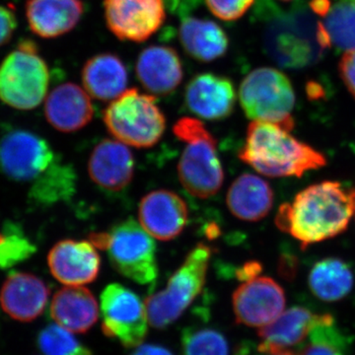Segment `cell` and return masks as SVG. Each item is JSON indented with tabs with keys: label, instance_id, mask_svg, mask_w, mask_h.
I'll use <instances>...</instances> for the list:
<instances>
[{
	"label": "cell",
	"instance_id": "6da1fadb",
	"mask_svg": "<svg viewBox=\"0 0 355 355\" xmlns=\"http://www.w3.org/2000/svg\"><path fill=\"white\" fill-rule=\"evenodd\" d=\"M355 216V187L323 181L299 191L280 205L275 224L297 240L303 249L342 234Z\"/></svg>",
	"mask_w": 355,
	"mask_h": 355
},
{
	"label": "cell",
	"instance_id": "7a4b0ae2",
	"mask_svg": "<svg viewBox=\"0 0 355 355\" xmlns=\"http://www.w3.org/2000/svg\"><path fill=\"white\" fill-rule=\"evenodd\" d=\"M239 158L254 171L270 178L302 177L327 164L323 153L295 139L275 123L252 121Z\"/></svg>",
	"mask_w": 355,
	"mask_h": 355
},
{
	"label": "cell",
	"instance_id": "3957f363",
	"mask_svg": "<svg viewBox=\"0 0 355 355\" xmlns=\"http://www.w3.org/2000/svg\"><path fill=\"white\" fill-rule=\"evenodd\" d=\"M173 130L178 139L187 144L178 164L182 186L193 197H214L224 182L216 139L198 119H181Z\"/></svg>",
	"mask_w": 355,
	"mask_h": 355
},
{
	"label": "cell",
	"instance_id": "277c9868",
	"mask_svg": "<svg viewBox=\"0 0 355 355\" xmlns=\"http://www.w3.org/2000/svg\"><path fill=\"white\" fill-rule=\"evenodd\" d=\"M105 125L114 139L125 146L149 148L164 135L166 119L156 97L137 89L125 91L105 109Z\"/></svg>",
	"mask_w": 355,
	"mask_h": 355
},
{
	"label": "cell",
	"instance_id": "5b68a950",
	"mask_svg": "<svg viewBox=\"0 0 355 355\" xmlns=\"http://www.w3.org/2000/svg\"><path fill=\"white\" fill-rule=\"evenodd\" d=\"M49 83L48 65L31 40L20 41L0 64V100L11 108H37L46 98Z\"/></svg>",
	"mask_w": 355,
	"mask_h": 355
},
{
	"label": "cell",
	"instance_id": "8992f818",
	"mask_svg": "<svg viewBox=\"0 0 355 355\" xmlns=\"http://www.w3.org/2000/svg\"><path fill=\"white\" fill-rule=\"evenodd\" d=\"M211 253V248L202 243L197 245L172 275L164 291L147 297V317L151 326L167 328L196 300L205 286Z\"/></svg>",
	"mask_w": 355,
	"mask_h": 355
},
{
	"label": "cell",
	"instance_id": "52a82bcc",
	"mask_svg": "<svg viewBox=\"0 0 355 355\" xmlns=\"http://www.w3.org/2000/svg\"><path fill=\"white\" fill-rule=\"evenodd\" d=\"M240 104L252 121L275 123L291 132L295 92L288 77L272 67H261L249 74L239 88Z\"/></svg>",
	"mask_w": 355,
	"mask_h": 355
},
{
	"label": "cell",
	"instance_id": "ba28073f",
	"mask_svg": "<svg viewBox=\"0 0 355 355\" xmlns=\"http://www.w3.org/2000/svg\"><path fill=\"white\" fill-rule=\"evenodd\" d=\"M110 263L123 277L141 284H151L158 277L156 245L137 221L130 218L109 231Z\"/></svg>",
	"mask_w": 355,
	"mask_h": 355
},
{
	"label": "cell",
	"instance_id": "9c48e42d",
	"mask_svg": "<svg viewBox=\"0 0 355 355\" xmlns=\"http://www.w3.org/2000/svg\"><path fill=\"white\" fill-rule=\"evenodd\" d=\"M102 330L125 347L141 345L148 331L146 304L120 284H109L101 294Z\"/></svg>",
	"mask_w": 355,
	"mask_h": 355
},
{
	"label": "cell",
	"instance_id": "30bf717a",
	"mask_svg": "<svg viewBox=\"0 0 355 355\" xmlns=\"http://www.w3.org/2000/svg\"><path fill=\"white\" fill-rule=\"evenodd\" d=\"M58 157L49 142L27 130H14L0 140V169L17 182H31Z\"/></svg>",
	"mask_w": 355,
	"mask_h": 355
},
{
	"label": "cell",
	"instance_id": "8fae6325",
	"mask_svg": "<svg viewBox=\"0 0 355 355\" xmlns=\"http://www.w3.org/2000/svg\"><path fill=\"white\" fill-rule=\"evenodd\" d=\"M105 21L121 41L142 43L164 24V0H104Z\"/></svg>",
	"mask_w": 355,
	"mask_h": 355
},
{
	"label": "cell",
	"instance_id": "7c38bea8",
	"mask_svg": "<svg viewBox=\"0 0 355 355\" xmlns=\"http://www.w3.org/2000/svg\"><path fill=\"white\" fill-rule=\"evenodd\" d=\"M237 323L265 327L277 319L286 308V293L275 280L258 277L245 282L232 297Z\"/></svg>",
	"mask_w": 355,
	"mask_h": 355
},
{
	"label": "cell",
	"instance_id": "4fadbf2b",
	"mask_svg": "<svg viewBox=\"0 0 355 355\" xmlns=\"http://www.w3.org/2000/svg\"><path fill=\"white\" fill-rule=\"evenodd\" d=\"M140 225L151 237L170 241L183 232L188 224L189 209L183 198L174 191H150L140 200Z\"/></svg>",
	"mask_w": 355,
	"mask_h": 355
},
{
	"label": "cell",
	"instance_id": "5bb4252c",
	"mask_svg": "<svg viewBox=\"0 0 355 355\" xmlns=\"http://www.w3.org/2000/svg\"><path fill=\"white\" fill-rule=\"evenodd\" d=\"M48 265L58 282L67 286H81L97 279L101 258L90 241L67 239L51 248Z\"/></svg>",
	"mask_w": 355,
	"mask_h": 355
},
{
	"label": "cell",
	"instance_id": "9a60e30c",
	"mask_svg": "<svg viewBox=\"0 0 355 355\" xmlns=\"http://www.w3.org/2000/svg\"><path fill=\"white\" fill-rule=\"evenodd\" d=\"M189 111L207 121H221L233 113L236 91L227 77L200 73L193 77L184 90Z\"/></svg>",
	"mask_w": 355,
	"mask_h": 355
},
{
	"label": "cell",
	"instance_id": "2e32d148",
	"mask_svg": "<svg viewBox=\"0 0 355 355\" xmlns=\"http://www.w3.org/2000/svg\"><path fill=\"white\" fill-rule=\"evenodd\" d=\"M88 173L91 180L100 188L116 193L132 183L135 157L123 142L104 139L91 153Z\"/></svg>",
	"mask_w": 355,
	"mask_h": 355
},
{
	"label": "cell",
	"instance_id": "e0dca14e",
	"mask_svg": "<svg viewBox=\"0 0 355 355\" xmlns=\"http://www.w3.org/2000/svg\"><path fill=\"white\" fill-rule=\"evenodd\" d=\"M135 73L140 84L153 96L174 92L184 77L179 53L168 46H150L139 53Z\"/></svg>",
	"mask_w": 355,
	"mask_h": 355
},
{
	"label": "cell",
	"instance_id": "ac0fdd59",
	"mask_svg": "<svg viewBox=\"0 0 355 355\" xmlns=\"http://www.w3.org/2000/svg\"><path fill=\"white\" fill-rule=\"evenodd\" d=\"M49 123L62 132H74L88 125L94 107L85 89L76 83L62 84L53 89L44 103Z\"/></svg>",
	"mask_w": 355,
	"mask_h": 355
},
{
	"label": "cell",
	"instance_id": "d6986e66",
	"mask_svg": "<svg viewBox=\"0 0 355 355\" xmlns=\"http://www.w3.org/2000/svg\"><path fill=\"white\" fill-rule=\"evenodd\" d=\"M50 291L43 280L26 272L7 277L0 291V304L8 316L20 322L38 318L48 304Z\"/></svg>",
	"mask_w": 355,
	"mask_h": 355
},
{
	"label": "cell",
	"instance_id": "ffe728a7",
	"mask_svg": "<svg viewBox=\"0 0 355 355\" xmlns=\"http://www.w3.org/2000/svg\"><path fill=\"white\" fill-rule=\"evenodd\" d=\"M83 0H28L26 17L30 29L43 39L71 32L84 14Z\"/></svg>",
	"mask_w": 355,
	"mask_h": 355
},
{
	"label": "cell",
	"instance_id": "44dd1931",
	"mask_svg": "<svg viewBox=\"0 0 355 355\" xmlns=\"http://www.w3.org/2000/svg\"><path fill=\"white\" fill-rule=\"evenodd\" d=\"M275 195L270 184L258 175L244 173L227 191L226 203L231 214L242 221L265 218L273 207Z\"/></svg>",
	"mask_w": 355,
	"mask_h": 355
},
{
	"label": "cell",
	"instance_id": "7402d4cb",
	"mask_svg": "<svg viewBox=\"0 0 355 355\" xmlns=\"http://www.w3.org/2000/svg\"><path fill=\"white\" fill-rule=\"evenodd\" d=\"M97 300L83 286H67L58 291L51 304V316L65 330L84 334L98 320Z\"/></svg>",
	"mask_w": 355,
	"mask_h": 355
},
{
	"label": "cell",
	"instance_id": "603a6c76",
	"mask_svg": "<svg viewBox=\"0 0 355 355\" xmlns=\"http://www.w3.org/2000/svg\"><path fill=\"white\" fill-rule=\"evenodd\" d=\"M81 77L88 94L100 101H114L128 90L127 67L114 53H103L89 58Z\"/></svg>",
	"mask_w": 355,
	"mask_h": 355
},
{
	"label": "cell",
	"instance_id": "cb8c5ba5",
	"mask_svg": "<svg viewBox=\"0 0 355 355\" xmlns=\"http://www.w3.org/2000/svg\"><path fill=\"white\" fill-rule=\"evenodd\" d=\"M184 51L193 60L210 62L227 53L229 39L225 31L214 21L200 18H184L179 30Z\"/></svg>",
	"mask_w": 355,
	"mask_h": 355
},
{
	"label": "cell",
	"instance_id": "d4e9b609",
	"mask_svg": "<svg viewBox=\"0 0 355 355\" xmlns=\"http://www.w3.org/2000/svg\"><path fill=\"white\" fill-rule=\"evenodd\" d=\"M317 315L304 307H291L284 311L272 323L259 331L260 349H287L304 342L309 336Z\"/></svg>",
	"mask_w": 355,
	"mask_h": 355
},
{
	"label": "cell",
	"instance_id": "484cf974",
	"mask_svg": "<svg viewBox=\"0 0 355 355\" xmlns=\"http://www.w3.org/2000/svg\"><path fill=\"white\" fill-rule=\"evenodd\" d=\"M308 286L318 299L326 302L343 300L354 287V273L340 258H326L311 268Z\"/></svg>",
	"mask_w": 355,
	"mask_h": 355
},
{
	"label": "cell",
	"instance_id": "4316f807",
	"mask_svg": "<svg viewBox=\"0 0 355 355\" xmlns=\"http://www.w3.org/2000/svg\"><path fill=\"white\" fill-rule=\"evenodd\" d=\"M76 174L71 165L58 158L53 164L35 180L29 198L39 205H53L69 200L76 193Z\"/></svg>",
	"mask_w": 355,
	"mask_h": 355
},
{
	"label": "cell",
	"instance_id": "83f0119b",
	"mask_svg": "<svg viewBox=\"0 0 355 355\" xmlns=\"http://www.w3.org/2000/svg\"><path fill=\"white\" fill-rule=\"evenodd\" d=\"M352 340L340 330L330 314L317 315L298 355H347Z\"/></svg>",
	"mask_w": 355,
	"mask_h": 355
},
{
	"label": "cell",
	"instance_id": "f1b7e54d",
	"mask_svg": "<svg viewBox=\"0 0 355 355\" xmlns=\"http://www.w3.org/2000/svg\"><path fill=\"white\" fill-rule=\"evenodd\" d=\"M323 26L331 44L345 51L355 50V0H336Z\"/></svg>",
	"mask_w": 355,
	"mask_h": 355
},
{
	"label": "cell",
	"instance_id": "f546056e",
	"mask_svg": "<svg viewBox=\"0 0 355 355\" xmlns=\"http://www.w3.org/2000/svg\"><path fill=\"white\" fill-rule=\"evenodd\" d=\"M183 355H229L225 336L210 328L189 327L182 334Z\"/></svg>",
	"mask_w": 355,
	"mask_h": 355
},
{
	"label": "cell",
	"instance_id": "4dcf8cb0",
	"mask_svg": "<svg viewBox=\"0 0 355 355\" xmlns=\"http://www.w3.org/2000/svg\"><path fill=\"white\" fill-rule=\"evenodd\" d=\"M39 347L46 355H93L87 347L76 340L60 324H50L40 333Z\"/></svg>",
	"mask_w": 355,
	"mask_h": 355
},
{
	"label": "cell",
	"instance_id": "1f68e13d",
	"mask_svg": "<svg viewBox=\"0 0 355 355\" xmlns=\"http://www.w3.org/2000/svg\"><path fill=\"white\" fill-rule=\"evenodd\" d=\"M3 239L0 243V268H8L29 259L36 252V248L21 230L6 228Z\"/></svg>",
	"mask_w": 355,
	"mask_h": 355
},
{
	"label": "cell",
	"instance_id": "d6a6232c",
	"mask_svg": "<svg viewBox=\"0 0 355 355\" xmlns=\"http://www.w3.org/2000/svg\"><path fill=\"white\" fill-rule=\"evenodd\" d=\"M205 2L210 12L218 19L236 21L249 11L254 0H205Z\"/></svg>",
	"mask_w": 355,
	"mask_h": 355
},
{
	"label": "cell",
	"instance_id": "836d02e7",
	"mask_svg": "<svg viewBox=\"0 0 355 355\" xmlns=\"http://www.w3.org/2000/svg\"><path fill=\"white\" fill-rule=\"evenodd\" d=\"M17 28V18L12 8L0 6V48L8 43Z\"/></svg>",
	"mask_w": 355,
	"mask_h": 355
},
{
	"label": "cell",
	"instance_id": "e575fe53",
	"mask_svg": "<svg viewBox=\"0 0 355 355\" xmlns=\"http://www.w3.org/2000/svg\"><path fill=\"white\" fill-rule=\"evenodd\" d=\"M338 69L343 83L355 99V50L345 51Z\"/></svg>",
	"mask_w": 355,
	"mask_h": 355
},
{
	"label": "cell",
	"instance_id": "d590c367",
	"mask_svg": "<svg viewBox=\"0 0 355 355\" xmlns=\"http://www.w3.org/2000/svg\"><path fill=\"white\" fill-rule=\"evenodd\" d=\"M261 270H263V266L259 261H248L242 268H238L236 275H237L238 279L245 282L253 279L254 277H260Z\"/></svg>",
	"mask_w": 355,
	"mask_h": 355
},
{
	"label": "cell",
	"instance_id": "8d00e7d4",
	"mask_svg": "<svg viewBox=\"0 0 355 355\" xmlns=\"http://www.w3.org/2000/svg\"><path fill=\"white\" fill-rule=\"evenodd\" d=\"M238 355H296L291 350L288 349H260L257 345L256 352H254V347L252 345H246L240 347V352Z\"/></svg>",
	"mask_w": 355,
	"mask_h": 355
},
{
	"label": "cell",
	"instance_id": "74e56055",
	"mask_svg": "<svg viewBox=\"0 0 355 355\" xmlns=\"http://www.w3.org/2000/svg\"><path fill=\"white\" fill-rule=\"evenodd\" d=\"M139 349L146 355H173L169 350L165 349V347H159V345H140Z\"/></svg>",
	"mask_w": 355,
	"mask_h": 355
},
{
	"label": "cell",
	"instance_id": "f35d334b",
	"mask_svg": "<svg viewBox=\"0 0 355 355\" xmlns=\"http://www.w3.org/2000/svg\"><path fill=\"white\" fill-rule=\"evenodd\" d=\"M130 355H146V354H144V352H142L141 349H139L137 350V352H133V354H132Z\"/></svg>",
	"mask_w": 355,
	"mask_h": 355
},
{
	"label": "cell",
	"instance_id": "ab89813d",
	"mask_svg": "<svg viewBox=\"0 0 355 355\" xmlns=\"http://www.w3.org/2000/svg\"><path fill=\"white\" fill-rule=\"evenodd\" d=\"M2 239H3V235L0 234V243H1Z\"/></svg>",
	"mask_w": 355,
	"mask_h": 355
},
{
	"label": "cell",
	"instance_id": "60d3db41",
	"mask_svg": "<svg viewBox=\"0 0 355 355\" xmlns=\"http://www.w3.org/2000/svg\"><path fill=\"white\" fill-rule=\"evenodd\" d=\"M282 1H289V0H282Z\"/></svg>",
	"mask_w": 355,
	"mask_h": 355
},
{
	"label": "cell",
	"instance_id": "b9f144b4",
	"mask_svg": "<svg viewBox=\"0 0 355 355\" xmlns=\"http://www.w3.org/2000/svg\"><path fill=\"white\" fill-rule=\"evenodd\" d=\"M191 1H193V0H190V2H191Z\"/></svg>",
	"mask_w": 355,
	"mask_h": 355
}]
</instances>
